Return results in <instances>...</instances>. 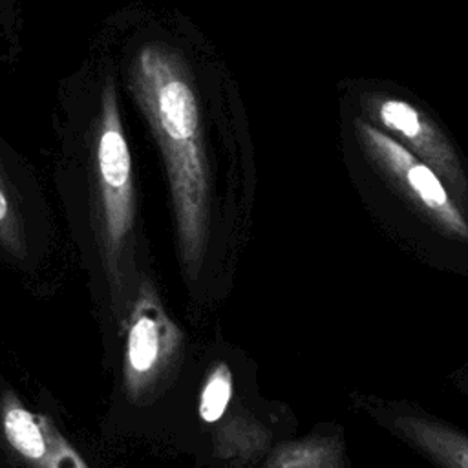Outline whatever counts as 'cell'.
Listing matches in <instances>:
<instances>
[{"label": "cell", "mask_w": 468, "mask_h": 468, "mask_svg": "<svg viewBox=\"0 0 468 468\" xmlns=\"http://www.w3.org/2000/svg\"><path fill=\"white\" fill-rule=\"evenodd\" d=\"M121 82L97 38L57 88L51 112V185L62 234L97 276L119 327L146 272V243Z\"/></svg>", "instance_id": "cell-1"}, {"label": "cell", "mask_w": 468, "mask_h": 468, "mask_svg": "<svg viewBox=\"0 0 468 468\" xmlns=\"http://www.w3.org/2000/svg\"><path fill=\"white\" fill-rule=\"evenodd\" d=\"M97 38L161 155L179 261L194 282L221 229L207 69L183 26L148 7L119 9Z\"/></svg>", "instance_id": "cell-2"}, {"label": "cell", "mask_w": 468, "mask_h": 468, "mask_svg": "<svg viewBox=\"0 0 468 468\" xmlns=\"http://www.w3.org/2000/svg\"><path fill=\"white\" fill-rule=\"evenodd\" d=\"M60 234L40 176L0 133V254L33 269L55 252Z\"/></svg>", "instance_id": "cell-3"}, {"label": "cell", "mask_w": 468, "mask_h": 468, "mask_svg": "<svg viewBox=\"0 0 468 468\" xmlns=\"http://www.w3.org/2000/svg\"><path fill=\"white\" fill-rule=\"evenodd\" d=\"M124 329V393L130 402L144 404L168 378L183 347V333L165 311L150 276L137 289Z\"/></svg>", "instance_id": "cell-4"}, {"label": "cell", "mask_w": 468, "mask_h": 468, "mask_svg": "<svg viewBox=\"0 0 468 468\" xmlns=\"http://www.w3.org/2000/svg\"><path fill=\"white\" fill-rule=\"evenodd\" d=\"M355 132L366 155L419 214L444 234L468 239V218L431 166L362 117Z\"/></svg>", "instance_id": "cell-5"}, {"label": "cell", "mask_w": 468, "mask_h": 468, "mask_svg": "<svg viewBox=\"0 0 468 468\" xmlns=\"http://www.w3.org/2000/svg\"><path fill=\"white\" fill-rule=\"evenodd\" d=\"M362 119L399 141L431 166L448 185L453 199L468 203V179L463 165L441 128L419 106L389 93L360 95Z\"/></svg>", "instance_id": "cell-6"}, {"label": "cell", "mask_w": 468, "mask_h": 468, "mask_svg": "<svg viewBox=\"0 0 468 468\" xmlns=\"http://www.w3.org/2000/svg\"><path fill=\"white\" fill-rule=\"evenodd\" d=\"M0 430L7 446L31 468H90L53 420L27 410L15 393L0 400Z\"/></svg>", "instance_id": "cell-7"}, {"label": "cell", "mask_w": 468, "mask_h": 468, "mask_svg": "<svg viewBox=\"0 0 468 468\" xmlns=\"http://www.w3.org/2000/svg\"><path fill=\"white\" fill-rule=\"evenodd\" d=\"M378 419L441 468H468V435L411 410H382Z\"/></svg>", "instance_id": "cell-8"}, {"label": "cell", "mask_w": 468, "mask_h": 468, "mask_svg": "<svg viewBox=\"0 0 468 468\" xmlns=\"http://www.w3.org/2000/svg\"><path fill=\"white\" fill-rule=\"evenodd\" d=\"M263 468H346V463L336 439L307 437L280 444Z\"/></svg>", "instance_id": "cell-9"}, {"label": "cell", "mask_w": 468, "mask_h": 468, "mask_svg": "<svg viewBox=\"0 0 468 468\" xmlns=\"http://www.w3.org/2000/svg\"><path fill=\"white\" fill-rule=\"evenodd\" d=\"M232 397V375L227 364L219 362L214 366V369L208 373L201 395H199V417L208 422L214 424L218 422L230 402Z\"/></svg>", "instance_id": "cell-10"}, {"label": "cell", "mask_w": 468, "mask_h": 468, "mask_svg": "<svg viewBox=\"0 0 468 468\" xmlns=\"http://www.w3.org/2000/svg\"><path fill=\"white\" fill-rule=\"evenodd\" d=\"M24 0H0V38L7 46L11 57L20 51Z\"/></svg>", "instance_id": "cell-11"}]
</instances>
